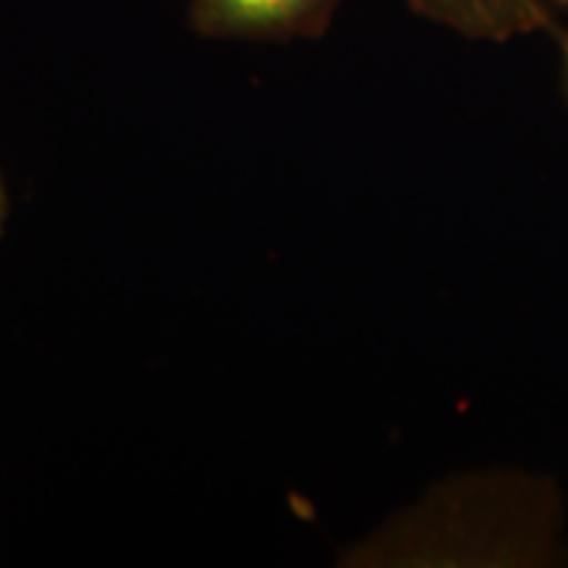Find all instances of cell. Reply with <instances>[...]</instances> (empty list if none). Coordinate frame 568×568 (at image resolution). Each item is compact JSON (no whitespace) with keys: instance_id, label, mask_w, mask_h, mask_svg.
<instances>
[{"instance_id":"6da1fadb","label":"cell","mask_w":568,"mask_h":568,"mask_svg":"<svg viewBox=\"0 0 568 568\" xmlns=\"http://www.w3.org/2000/svg\"><path fill=\"white\" fill-rule=\"evenodd\" d=\"M343 0H193L190 21L205 38H316Z\"/></svg>"},{"instance_id":"5b68a950","label":"cell","mask_w":568,"mask_h":568,"mask_svg":"<svg viewBox=\"0 0 568 568\" xmlns=\"http://www.w3.org/2000/svg\"><path fill=\"white\" fill-rule=\"evenodd\" d=\"M545 3H548L552 11H556V9H560V11H568V0H545Z\"/></svg>"},{"instance_id":"277c9868","label":"cell","mask_w":568,"mask_h":568,"mask_svg":"<svg viewBox=\"0 0 568 568\" xmlns=\"http://www.w3.org/2000/svg\"><path fill=\"white\" fill-rule=\"evenodd\" d=\"M6 216H9V195H6V187H3V176H0V234H3Z\"/></svg>"},{"instance_id":"3957f363","label":"cell","mask_w":568,"mask_h":568,"mask_svg":"<svg viewBox=\"0 0 568 568\" xmlns=\"http://www.w3.org/2000/svg\"><path fill=\"white\" fill-rule=\"evenodd\" d=\"M558 32V45H560V63H564V90L568 98V32L556 30Z\"/></svg>"},{"instance_id":"7a4b0ae2","label":"cell","mask_w":568,"mask_h":568,"mask_svg":"<svg viewBox=\"0 0 568 568\" xmlns=\"http://www.w3.org/2000/svg\"><path fill=\"white\" fill-rule=\"evenodd\" d=\"M410 9L466 38L506 42L531 32H556L545 0H408Z\"/></svg>"}]
</instances>
